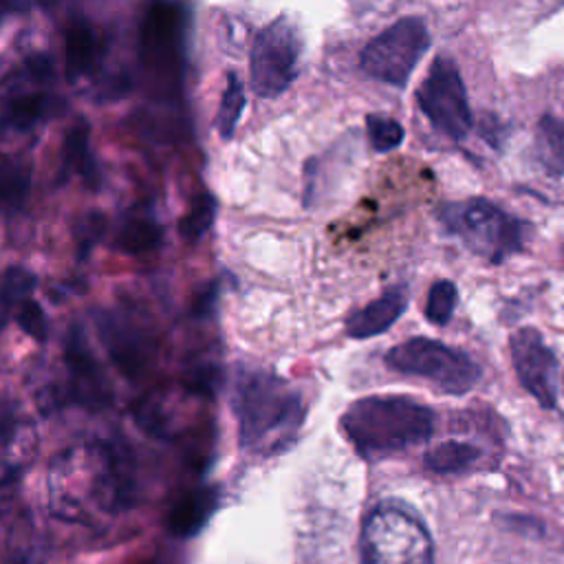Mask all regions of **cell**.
<instances>
[{
    "mask_svg": "<svg viewBox=\"0 0 564 564\" xmlns=\"http://www.w3.org/2000/svg\"><path fill=\"white\" fill-rule=\"evenodd\" d=\"M441 216L474 253L491 262H500L522 247V223L491 203L469 200L449 205Z\"/></svg>",
    "mask_w": 564,
    "mask_h": 564,
    "instance_id": "8",
    "label": "cell"
},
{
    "mask_svg": "<svg viewBox=\"0 0 564 564\" xmlns=\"http://www.w3.org/2000/svg\"><path fill=\"white\" fill-rule=\"evenodd\" d=\"M427 46L430 33L425 22L421 18H401L366 44L359 66L379 82L403 86Z\"/></svg>",
    "mask_w": 564,
    "mask_h": 564,
    "instance_id": "10",
    "label": "cell"
},
{
    "mask_svg": "<svg viewBox=\"0 0 564 564\" xmlns=\"http://www.w3.org/2000/svg\"><path fill=\"white\" fill-rule=\"evenodd\" d=\"M535 156L549 174H564V121L544 115L535 130Z\"/></svg>",
    "mask_w": 564,
    "mask_h": 564,
    "instance_id": "20",
    "label": "cell"
},
{
    "mask_svg": "<svg viewBox=\"0 0 564 564\" xmlns=\"http://www.w3.org/2000/svg\"><path fill=\"white\" fill-rule=\"evenodd\" d=\"M35 284V275L22 267H11L0 284V308H9L13 304H20L26 300L29 291Z\"/></svg>",
    "mask_w": 564,
    "mask_h": 564,
    "instance_id": "26",
    "label": "cell"
},
{
    "mask_svg": "<svg viewBox=\"0 0 564 564\" xmlns=\"http://www.w3.org/2000/svg\"><path fill=\"white\" fill-rule=\"evenodd\" d=\"M90 126L79 119L75 121L62 143V176L68 178L70 174H79L88 185L99 183V172L95 165V159L90 154Z\"/></svg>",
    "mask_w": 564,
    "mask_h": 564,
    "instance_id": "16",
    "label": "cell"
},
{
    "mask_svg": "<svg viewBox=\"0 0 564 564\" xmlns=\"http://www.w3.org/2000/svg\"><path fill=\"white\" fill-rule=\"evenodd\" d=\"M143 75L159 97H176L185 75V11L174 2H152L139 40Z\"/></svg>",
    "mask_w": 564,
    "mask_h": 564,
    "instance_id": "4",
    "label": "cell"
},
{
    "mask_svg": "<svg viewBox=\"0 0 564 564\" xmlns=\"http://www.w3.org/2000/svg\"><path fill=\"white\" fill-rule=\"evenodd\" d=\"M366 130H368V141L377 152L394 150L403 141L401 123L383 115H368Z\"/></svg>",
    "mask_w": 564,
    "mask_h": 564,
    "instance_id": "25",
    "label": "cell"
},
{
    "mask_svg": "<svg viewBox=\"0 0 564 564\" xmlns=\"http://www.w3.org/2000/svg\"><path fill=\"white\" fill-rule=\"evenodd\" d=\"M106 44L99 29L86 20H75L64 31V77L75 84L93 75L104 57Z\"/></svg>",
    "mask_w": 564,
    "mask_h": 564,
    "instance_id": "13",
    "label": "cell"
},
{
    "mask_svg": "<svg viewBox=\"0 0 564 564\" xmlns=\"http://www.w3.org/2000/svg\"><path fill=\"white\" fill-rule=\"evenodd\" d=\"M161 238H163V231L156 220L145 216H130L115 231V249L128 256L148 253L159 247Z\"/></svg>",
    "mask_w": 564,
    "mask_h": 564,
    "instance_id": "19",
    "label": "cell"
},
{
    "mask_svg": "<svg viewBox=\"0 0 564 564\" xmlns=\"http://www.w3.org/2000/svg\"><path fill=\"white\" fill-rule=\"evenodd\" d=\"M234 412L242 447L269 456L293 443L304 419V403L280 377L249 370L236 379Z\"/></svg>",
    "mask_w": 564,
    "mask_h": 564,
    "instance_id": "2",
    "label": "cell"
},
{
    "mask_svg": "<svg viewBox=\"0 0 564 564\" xmlns=\"http://www.w3.org/2000/svg\"><path fill=\"white\" fill-rule=\"evenodd\" d=\"M218 214V200L212 192H198L187 212L181 216L178 220V234L187 240V242H196L203 234L209 231V227L214 225Z\"/></svg>",
    "mask_w": 564,
    "mask_h": 564,
    "instance_id": "22",
    "label": "cell"
},
{
    "mask_svg": "<svg viewBox=\"0 0 564 564\" xmlns=\"http://www.w3.org/2000/svg\"><path fill=\"white\" fill-rule=\"evenodd\" d=\"M480 458V449L463 441H445L434 445L425 456V467L436 474H456L471 467Z\"/></svg>",
    "mask_w": 564,
    "mask_h": 564,
    "instance_id": "21",
    "label": "cell"
},
{
    "mask_svg": "<svg viewBox=\"0 0 564 564\" xmlns=\"http://www.w3.org/2000/svg\"><path fill=\"white\" fill-rule=\"evenodd\" d=\"M2 326H4V313H0V330H2Z\"/></svg>",
    "mask_w": 564,
    "mask_h": 564,
    "instance_id": "29",
    "label": "cell"
},
{
    "mask_svg": "<svg viewBox=\"0 0 564 564\" xmlns=\"http://www.w3.org/2000/svg\"><path fill=\"white\" fill-rule=\"evenodd\" d=\"M104 231H106V218L99 212H90L77 220L75 238H77V249L82 258L93 249V245L104 236Z\"/></svg>",
    "mask_w": 564,
    "mask_h": 564,
    "instance_id": "28",
    "label": "cell"
},
{
    "mask_svg": "<svg viewBox=\"0 0 564 564\" xmlns=\"http://www.w3.org/2000/svg\"><path fill=\"white\" fill-rule=\"evenodd\" d=\"M434 427V412L408 397H366L341 416V432L368 458H381L425 441Z\"/></svg>",
    "mask_w": 564,
    "mask_h": 564,
    "instance_id": "3",
    "label": "cell"
},
{
    "mask_svg": "<svg viewBox=\"0 0 564 564\" xmlns=\"http://www.w3.org/2000/svg\"><path fill=\"white\" fill-rule=\"evenodd\" d=\"M302 51V37L289 18H275L262 26L251 44L249 73L251 88L258 97H278L295 75Z\"/></svg>",
    "mask_w": 564,
    "mask_h": 564,
    "instance_id": "9",
    "label": "cell"
},
{
    "mask_svg": "<svg viewBox=\"0 0 564 564\" xmlns=\"http://www.w3.org/2000/svg\"><path fill=\"white\" fill-rule=\"evenodd\" d=\"M456 286L449 280H438L432 284L430 293H427V302H425V317L432 324H447L454 306H456Z\"/></svg>",
    "mask_w": 564,
    "mask_h": 564,
    "instance_id": "24",
    "label": "cell"
},
{
    "mask_svg": "<svg viewBox=\"0 0 564 564\" xmlns=\"http://www.w3.org/2000/svg\"><path fill=\"white\" fill-rule=\"evenodd\" d=\"M386 364L403 375L423 377L452 394L467 392L480 377V368L465 352L425 337H412L390 348Z\"/></svg>",
    "mask_w": 564,
    "mask_h": 564,
    "instance_id": "7",
    "label": "cell"
},
{
    "mask_svg": "<svg viewBox=\"0 0 564 564\" xmlns=\"http://www.w3.org/2000/svg\"><path fill=\"white\" fill-rule=\"evenodd\" d=\"M31 165L22 156L0 154V214H11L26 203Z\"/></svg>",
    "mask_w": 564,
    "mask_h": 564,
    "instance_id": "18",
    "label": "cell"
},
{
    "mask_svg": "<svg viewBox=\"0 0 564 564\" xmlns=\"http://www.w3.org/2000/svg\"><path fill=\"white\" fill-rule=\"evenodd\" d=\"M405 306H408V291L403 286L388 289L381 297L372 300L370 304L355 311L346 319V333L355 339L375 337L388 330L401 317Z\"/></svg>",
    "mask_w": 564,
    "mask_h": 564,
    "instance_id": "15",
    "label": "cell"
},
{
    "mask_svg": "<svg viewBox=\"0 0 564 564\" xmlns=\"http://www.w3.org/2000/svg\"><path fill=\"white\" fill-rule=\"evenodd\" d=\"M101 335L110 355L126 372H137L145 364L150 350L148 335L128 317L106 313L101 317Z\"/></svg>",
    "mask_w": 564,
    "mask_h": 564,
    "instance_id": "14",
    "label": "cell"
},
{
    "mask_svg": "<svg viewBox=\"0 0 564 564\" xmlns=\"http://www.w3.org/2000/svg\"><path fill=\"white\" fill-rule=\"evenodd\" d=\"M214 507H216V494L212 489L189 491L174 502L167 516V527L178 538L194 535L207 522Z\"/></svg>",
    "mask_w": 564,
    "mask_h": 564,
    "instance_id": "17",
    "label": "cell"
},
{
    "mask_svg": "<svg viewBox=\"0 0 564 564\" xmlns=\"http://www.w3.org/2000/svg\"><path fill=\"white\" fill-rule=\"evenodd\" d=\"M511 359L516 375L527 392H531L544 408H553L557 399L555 375L557 361L533 328H522L511 337Z\"/></svg>",
    "mask_w": 564,
    "mask_h": 564,
    "instance_id": "12",
    "label": "cell"
},
{
    "mask_svg": "<svg viewBox=\"0 0 564 564\" xmlns=\"http://www.w3.org/2000/svg\"><path fill=\"white\" fill-rule=\"evenodd\" d=\"M245 110V88L242 82L236 77V73H227L225 90L220 97L218 115H216V128L220 139L229 141L234 137V130L240 121V115Z\"/></svg>",
    "mask_w": 564,
    "mask_h": 564,
    "instance_id": "23",
    "label": "cell"
},
{
    "mask_svg": "<svg viewBox=\"0 0 564 564\" xmlns=\"http://www.w3.org/2000/svg\"><path fill=\"white\" fill-rule=\"evenodd\" d=\"M434 546L423 522L394 505H379L361 529V564H432Z\"/></svg>",
    "mask_w": 564,
    "mask_h": 564,
    "instance_id": "6",
    "label": "cell"
},
{
    "mask_svg": "<svg viewBox=\"0 0 564 564\" xmlns=\"http://www.w3.org/2000/svg\"><path fill=\"white\" fill-rule=\"evenodd\" d=\"M126 494L123 465L108 443L70 445L53 456L46 471L48 511L66 522L95 524L117 513Z\"/></svg>",
    "mask_w": 564,
    "mask_h": 564,
    "instance_id": "1",
    "label": "cell"
},
{
    "mask_svg": "<svg viewBox=\"0 0 564 564\" xmlns=\"http://www.w3.org/2000/svg\"><path fill=\"white\" fill-rule=\"evenodd\" d=\"M64 108L48 57L35 55L0 79V137L24 134Z\"/></svg>",
    "mask_w": 564,
    "mask_h": 564,
    "instance_id": "5",
    "label": "cell"
},
{
    "mask_svg": "<svg viewBox=\"0 0 564 564\" xmlns=\"http://www.w3.org/2000/svg\"><path fill=\"white\" fill-rule=\"evenodd\" d=\"M419 108L436 130L449 139H465L471 128L467 93L456 64L449 57H436L416 93Z\"/></svg>",
    "mask_w": 564,
    "mask_h": 564,
    "instance_id": "11",
    "label": "cell"
},
{
    "mask_svg": "<svg viewBox=\"0 0 564 564\" xmlns=\"http://www.w3.org/2000/svg\"><path fill=\"white\" fill-rule=\"evenodd\" d=\"M15 322L20 324V328L31 335L35 341H44L46 339V315L42 311V306L35 300H22L15 313Z\"/></svg>",
    "mask_w": 564,
    "mask_h": 564,
    "instance_id": "27",
    "label": "cell"
}]
</instances>
